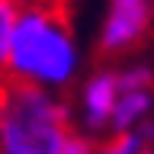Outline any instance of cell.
Masks as SVG:
<instances>
[{
    "mask_svg": "<svg viewBox=\"0 0 154 154\" xmlns=\"http://www.w3.org/2000/svg\"><path fill=\"white\" fill-rule=\"evenodd\" d=\"M80 55L74 35L58 7H26L19 10L13 51L7 64L10 84H29L38 90H61L74 80Z\"/></svg>",
    "mask_w": 154,
    "mask_h": 154,
    "instance_id": "6da1fadb",
    "label": "cell"
},
{
    "mask_svg": "<svg viewBox=\"0 0 154 154\" xmlns=\"http://www.w3.org/2000/svg\"><path fill=\"white\" fill-rule=\"evenodd\" d=\"M10 122L26 138L29 154H64L71 141V109L55 93L29 84H10L7 112Z\"/></svg>",
    "mask_w": 154,
    "mask_h": 154,
    "instance_id": "7a4b0ae2",
    "label": "cell"
},
{
    "mask_svg": "<svg viewBox=\"0 0 154 154\" xmlns=\"http://www.w3.org/2000/svg\"><path fill=\"white\" fill-rule=\"evenodd\" d=\"M151 23V0H109V13L100 29V48L116 55L132 48L148 32Z\"/></svg>",
    "mask_w": 154,
    "mask_h": 154,
    "instance_id": "3957f363",
    "label": "cell"
},
{
    "mask_svg": "<svg viewBox=\"0 0 154 154\" xmlns=\"http://www.w3.org/2000/svg\"><path fill=\"white\" fill-rule=\"evenodd\" d=\"M122 100V87L116 71H96L80 90V122L87 132H103L112 122L116 103Z\"/></svg>",
    "mask_w": 154,
    "mask_h": 154,
    "instance_id": "277c9868",
    "label": "cell"
},
{
    "mask_svg": "<svg viewBox=\"0 0 154 154\" xmlns=\"http://www.w3.org/2000/svg\"><path fill=\"white\" fill-rule=\"evenodd\" d=\"M154 109V93L151 90H144V93H122V100L116 103V112H112V135L119 132H138L144 122H148V116Z\"/></svg>",
    "mask_w": 154,
    "mask_h": 154,
    "instance_id": "5b68a950",
    "label": "cell"
},
{
    "mask_svg": "<svg viewBox=\"0 0 154 154\" xmlns=\"http://www.w3.org/2000/svg\"><path fill=\"white\" fill-rule=\"evenodd\" d=\"M16 23H19V7L0 0V77H7L10 51H13V35H16Z\"/></svg>",
    "mask_w": 154,
    "mask_h": 154,
    "instance_id": "8992f818",
    "label": "cell"
},
{
    "mask_svg": "<svg viewBox=\"0 0 154 154\" xmlns=\"http://www.w3.org/2000/svg\"><path fill=\"white\" fill-rule=\"evenodd\" d=\"M144 151H148V141L141 138V132H119L100 141L93 154H144Z\"/></svg>",
    "mask_w": 154,
    "mask_h": 154,
    "instance_id": "52a82bcc",
    "label": "cell"
},
{
    "mask_svg": "<svg viewBox=\"0 0 154 154\" xmlns=\"http://www.w3.org/2000/svg\"><path fill=\"white\" fill-rule=\"evenodd\" d=\"M119 74V87L122 93H144L154 87V67L151 64H125Z\"/></svg>",
    "mask_w": 154,
    "mask_h": 154,
    "instance_id": "ba28073f",
    "label": "cell"
},
{
    "mask_svg": "<svg viewBox=\"0 0 154 154\" xmlns=\"http://www.w3.org/2000/svg\"><path fill=\"white\" fill-rule=\"evenodd\" d=\"M93 151H96V144L90 141L84 132H74L71 141H67V148H64V154H93Z\"/></svg>",
    "mask_w": 154,
    "mask_h": 154,
    "instance_id": "9c48e42d",
    "label": "cell"
},
{
    "mask_svg": "<svg viewBox=\"0 0 154 154\" xmlns=\"http://www.w3.org/2000/svg\"><path fill=\"white\" fill-rule=\"evenodd\" d=\"M7 3H13L19 10H26V7H55V0H7Z\"/></svg>",
    "mask_w": 154,
    "mask_h": 154,
    "instance_id": "30bf717a",
    "label": "cell"
},
{
    "mask_svg": "<svg viewBox=\"0 0 154 154\" xmlns=\"http://www.w3.org/2000/svg\"><path fill=\"white\" fill-rule=\"evenodd\" d=\"M7 100H10V80L0 77V119H3V112H7Z\"/></svg>",
    "mask_w": 154,
    "mask_h": 154,
    "instance_id": "8fae6325",
    "label": "cell"
},
{
    "mask_svg": "<svg viewBox=\"0 0 154 154\" xmlns=\"http://www.w3.org/2000/svg\"><path fill=\"white\" fill-rule=\"evenodd\" d=\"M144 154H154V148H148V151H144Z\"/></svg>",
    "mask_w": 154,
    "mask_h": 154,
    "instance_id": "7c38bea8",
    "label": "cell"
}]
</instances>
